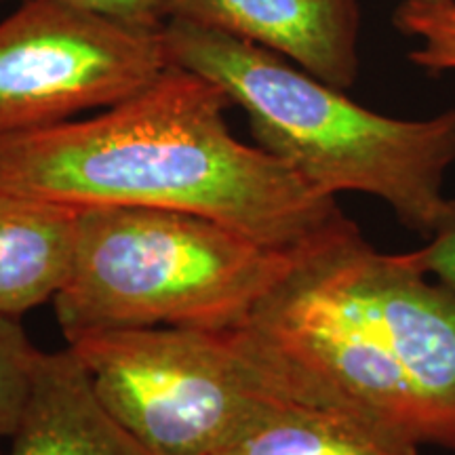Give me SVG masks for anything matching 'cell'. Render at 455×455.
<instances>
[{"label":"cell","mask_w":455,"mask_h":455,"mask_svg":"<svg viewBox=\"0 0 455 455\" xmlns=\"http://www.w3.org/2000/svg\"><path fill=\"white\" fill-rule=\"evenodd\" d=\"M228 106L220 84L171 66L100 116L3 141L0 192L203 215L289 253L348 220L335 196L259 146L238 141Z\"/></svg>","instance_id":"1"},{"label":"cell","mask_w":455,"mask_h":455,"mask_svg":"<svg viewBox=\"0 0 455 455\" xmlns=\"http://www.w3.org/2000/svg\"><path fill=\"white\" fill-rule=\"evenodd\" d=\"M171 64L220 84L247 114L261 150L327 196L384 201L398 224L428 238L455 163V108L430 118L384 116L275 51L186 20L163 24Z\"/></svg>","instance_id":"2"},{"label":"cell","mask_w":455,"mask_h":455,"mask_svg":"<svg viewBox=\"0 0 455 455\" xmlns=\"http://www.w3.org/2000/svg\"><path fill=\"white\" fill-rule=\"evenodd\" d=\"M295 253L203 215L81 207L76 258L53 299L55 316L66 339L114 329H241Z\"/></svg>","instance_id":"3"},{"label":"cell","mask_w":455,"mask_h":455,"mask_svg":"<svg viewBox=\"0 0 455 455\" xmlns=\"http://www.w3.org/2000/svg\"><path fill=\"white\" fill-rule=\"evenodd\" d=\"M68 346L101 405L156 455H213L261 401L287 395L247 327L114 329Z\"/></svg>","instance_id":"4"},{"label":"cell","mask_w":455,"mask_h":455,"mask_svg":"<svg viewBox=\"0 0 455 455\" xmlns=\"http://www.w3.org/2000/svg\"><path fill=\"white\" fill-rule=\"evenodd\" d=\"M287 281L405 375L455 451V291L373 249L352 220L295 253Z\"/></svg>","instance_id":"5"},{"label":"cell","mask_w":455,"mask_h":455,"mask_svg":"<svg viewBox=\"0 0 455 455\" xmlns=\"http://www.w3.org/2000/svg\"><path fill=\"white\" fill-rule=\"evenodd\" d=\"M161 28L57 0H26L0 24V144L112 108L163 76Z\"/></svg>","instance_id":"6"},{"label":"cell","mask_w":455,"mask_h":455,"mask_svg":"<svg viewBox=\"0 0 455 455\" xmlns=\"http://www.w3.org/2000/svg\"><path fill=\"white\" fill-rule=\"evenodd\" d=\"M164 20L215 28L289 57L335 89L358 76L356 0H161Z\"/></svg>","instance_id":"7"},{"label":"cell","mask_w":455,"mask_h":455,"mask_svg":"<svg viewBox=\"0 0 455 455\" xmlns=\"http://www.w3.org/2000/svg\"><path fill=\"white\" fill-rule=\"evenodd\" d=\"M9 439L0 455H156L101 405L70 346L38 352L24 413Z\"/></svg>","instance_id":"8"},{"label":"cell","mask_w":455,"mask_h":455,"mask_svg":"<svg viewBox=\"0 0 455 455\" xmlns=\"http://www.w3.org/2000/svg\"><path fill=\"white\" fill-rule=\"evenodd\" d=\"M81 207L0 192V316L55 299L72 275Z\"/></svg>","instance_id":"9"},{"label":"cell","mask_w":455,"mask_h":455,"mask_svg":"<svg viewBox=\"0 0 455 455\" xmlns=\"http://www.w3.org/2000/svg\"><path fill=\"white\" fill-rule=\"evenodd\" d=\"M419 449L361 415L275 395L213 455H419Z\"/></svg>","instance_id":"10"},{"label":"cell","mask_w":455,"mask_h":455,"mask_svg":"<svg viewBox=\"0 0 455 455\" xmlns=\"http://www.w3.org/2000/svg\"><path fill=\"white\" fill-rule=\"evenodd\" d=\"M405 36L415 38L418 47L409 60L426 72L455 70V3L419 4L403 0L392 17Z\"/></svg>","instance_id":"11"},{"label":"cell","mask_w":455,"mask_h":455,"mask_svg":"<svg viewBox=\"0 0 455 455\" xmlns=\"http://www.w3.org/2000/svg\"><path fill=\"white\" fill-rule=\"evenodd\" d=\"M38 352L20 318L0 316V439H9L20 424Z\"/></svg>","instance_id":"12"},{"label":"cell","mask_w":455,"mask_h":455,"mask_svg":"<svg viewBox=\"0 0 455 455\" xmlns=\"http://www.w3.org/2000/svg\"><path fill=\"white\" fill-rule=\"evenodd\" d=\"M424 247L405 253L422 275H435L455 291V198H445Z\"/></svg>","instance_id":"13"},{"label":"cell","mask_w":455,"mask_h":455,"mask_svg":"<svg viewBox=\"0 0 455 455\" xmlns=\"http://www.w3.org/2000/svg\"><path fill=\"white\" fill-rule=\"evenodd\" d=\"M0 3H4V0H0ZM57 3L76 4V7L141 28H161L164 24L161 0H57Z\"/></svg>","instance_id":"14"},{"label":"cell","mask_w":455,"mask_h":455,"mask_svg":"<svg viewBox=\"0 0 455 455\" xmlns=\"http://www.w3.org/2000/svg\"><path fill=\"white\" fill-rule=\"evenodd\" d=\"M409 3H419V4H441V3H451V0H409Z\"/></svg>","instance_id":"15"},{"label":"cell","mask_w":455,"mask_h":455,"mask_svg":"<svg viewBox=\"0 0 455 455\" xmlns=\"http://www.w3.org/2000/svg\"><path fill=\"white\" fill-rule=\"evenodd\" d=\"M453 3H455V0H453Z\"/></svg>","instance_id":"16"}]
</instances>
